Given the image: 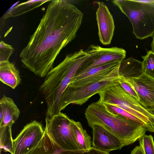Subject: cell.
Wrapping results in <instances>:
<instances>
[{
    "mask_svg": "<svg viewBox=\"0 0 154 154\" xmlns=\"http://www.w3.org/2000/svg\"><path fill=\"white\" fill-rule=\"evenodd\" d=\"M96 19L98 28L100 41L104 45L111 44L115 29L112 16L109 9L103 2L97 3Z\"/></svg>",
    "mask_w": 154,
    "mask_h": 154,
    "instance_id": "cell-12",
    "label": "cell"
},
{
    "mask_svg": "<svg viewBox=\"0 0 154 154\" xmlns=\"http://www.w3.org/2000/svg\"><path fill=\"white\" fill-rule=\"evenodd\" d=\"M119 82L127 92L139 101V99L136 92L129 84L121 79L120 77Z\"/></svg>",
    "mask_w": 154,
    "mask_h": 154,
    "instance_id": "cell-25",
    "label": "cell"
},
{
    "mask_svg": "<svg viewBox=\"0 0 154 154\" xmlns=\"http://www.w3.org/2000/svg\"><path fill=\"white\" fill-rule=\"evenodd\" d=\"M109 153V152H108Z\"/></svg>",
    "mask_w": 154,
    "mask_h": 154,
    "instance_id": "cell-28",
    "label": "cell"
},
{
    "mask_svg": "<svg viewBox=\"0 0 154 154\" xmlns=\"http://www.w3.org/2000/svg\"><path fill=\"white\" fill-rule=\"evenodd\" d=\"M52 0H30L17 5L9 9L3 16L4 20L11 17H15L23 14L38 8L45 3Z\"/></svg>",
    "mask_w": 154,
    "mask_h": 154,
    "instance_id": "cell-18",
    "label": "cell"
},
{
    "mask_svg": "<svg viewBox=\"0 0 154 154\" xmlns=\"http://www.w3.org/2000/svg\"><path fill=\"white\" fill-rule=\"evenodd\" d=\"M9 125L0 127V149L12 154L13 140L12 136L11 127Z\"/></svg>",
    "mask_w": 154,
    "mask_h": 154,
    "instance_id": "cell-20",
    "label": "cell"
},
{
    "mask_svg": "<svg viewBox=\"0 0 154 154\" xmlns=\"http://www.w3.org/2000/svg\"><path fill=\"white\" fill-rule=\"evenodd\" d=\"M92 130L93 147L99 151L109 152L124 147L121 140L116 135L98 125L90 126Z\"/></svg>",
    "mask_w": 154,
    "mask_h": 154,
    "instance_id": "cell-13",
    "label": "cell"
},
{
    "mask_svg": "<svg viewBox=\"0 0 154 154\" xmlns=\"http://www.w3.org/2000/svg\"><path fill=\"white\" fill-rule=\"evenodd\" d=\"M89 57L75 75L85 72L90 69L109 62L122 61L126 57V51L122 48L112 47L103 48L99 45H91L85 50Z\"/></svg>",
    "mask_w": 154,
    "mask_h": 154,
    "instance_id": "cell-8",
    "label": "cell"
},
{
    "mask_svg": "<svg viewBox=\"0 0 154 154\" xmlns=\"http://www.w3.org/2000/svg\"><path fill=\"white\" fill-rule=\"evenodd\" d=\"M119 66L96 82L80 87H67L61 98L60 111L70 104L82 105L93 96L110 87L119 84Z\"/></svg>",
    "mask_w": 154,
    "mask_h": 154,
    "instance_id": "cell-6",
    "label": "cell"
},
{
    "mask_svg": "<svg viewBox=\"0 0 154 154\" xmlns=\"http://www.w3.org/2000/svg\"><path fill=\"white\" fill-rule=\"evenodd\" d=\"M71 125L79 149L88 151L91 147V138L81 123L71 119Z\"/></svg>",
    "mask_w": 154,
    "mask_h": 154,
    "instance_id": "cell-19",
    "label": "cell"
},
{
    "mask_svg": "<svg viewBox=\"0 0 154 154\" xmlns=\"http://www.w3.org/2000/svg\"><path fill=\"white\" fill-rule=\"evenodd\" d=\"M84 14L73 4L52 0L19 57L23 66L45 77L61 50L76 37Z\"/></svg>",
    "mask_w": 154,
    "mask_h": 154,
    "instance_id": "cell-1",
    "label": "cell"
},
{
    "mask_svg": "<svg viewBox=\"0 0 154 154\" xmlns=\"http://www.w3.org/2000/svg\"><path fill=\"white\" fill-rule=\"evenodd\" d=\"M14 51L12 45L1 41L0 43V62L9 61L10 57Z\"/></svg>",
    "mask_w": 154,
    "mask_h": 154,
    "instance_id": "cell-24",
    "label": "cell"
},
{
    "mask_svg": "<svg viewBox=\"0 0 154 154\" xmlns=\"http://www.w3.org/2000/svg\"><path fill=\"white\" fill-rule=\"evenodd\" d=\"M102 104L106 109L109 112L113 114H118L131 119L137 123L143 126L146 128L147 131H149V128L146 125L134 115L118 106L107 103Z\"/></svg>",
    "mask_w": 154,
    "mask_h": 154,
    "instance_id": "cell-21",
    "label": "cell"
},
{
    "mask_svg": "<svg viewBox=\"0 0 154 154\" xmlns=\"http://www.w3.org/2000/svg\"><path fill=\"white\" fill-rule=\"evenodd\" d=\"M71 119L66 114L60 112L51 117L46 118L44 129L62 150H81L72 129Z\"/></svg>",
    "mask_w": 154,
    "mask_h": 154,
    "instance_id": "cell-7",
    "label": "cell"
},
{
    "mask_svg": "<svg viewBox=\"0 0 154 154\" xmlns=\"http://www.w3.org/2000/svg\"><path fill=\"white\" fill-rule=\"evenodd\" d=\"M120 78L135 90L140 104L147 110L154 112V79L143 72L137 78Z\"/></svg>",
    "mask_w": 154,
    "mask_h": 154,
    "instance_id": "cell-10",
    "label": "cell"
},
{
    "mask_svg": "<svg viewBox=\"0 0 154 154\" xmlns=\"http://www.w3.org/2000/svg\"><path fill=\"white\" fill-rule=\"evenodd\" d=\"M139 141V146L144 154H154V141L152 135L145 134Z\"/></svg>",
    "mask_w": 154,
    "mask_h": 154,
    "instance_id": "cell-23",
    "label": "cell"
},
{
    "mask_svg": "<svg viewBox=\"0 0 154 154\" xmlns=\"http://www.w3.org/2000/svg\"><path fill=\"white\" fill-rule=\"evenodd\" d=\"M121 62L111 61L93 68L85 72L75 75L68 86L78 87L96 82L111 72L120 65Z\"/></svg>",
    "mask_w": 154,
    "mask_h": 154,
    "instance_id": "cell-11",
    "label": "cell"
},
{
    "mask_svg": "<svg viewBox=\"0 0 154 154\" xmlns=\"http://www.w3.org/2000/svg\"><path fill=\"white\" fill-rule=\"evenodd\" d=\"M0 80L13 89L20 84V72L14 63L9 61L0 62Z\"/></svg>",
    "mask_w": 154,
    "mask_h": 154,
    "instance_id": "cell-16",
    "label": "cell"
},
{
    "mask_svg": "<svg viewBox=\"0 0 154 154\" xmlns=\"http://www.w3.org/2000/svg\"><path fill=\"white\" fill-rule=\"evenodd\" d=\"M131 154H144L143 151L141 147L139 146H136L134 149L131 151Z\"/></svg>",
    "mask_w": 154,
    "mask_h": 154,
    "instance_id": "cell-26",
    "label": "cell"
},
{
    "mask_svg": "<svg viewBox=\"0 0 154 154\" xmlns=\"http://www.w3.org/2000/svg\"><path fill=\"white\" fill-rule=\"evenodd\" d=\"M143 73L142 61L130 57L121 62L119 68L120 77L137 78Z\"/></svg>",
    "mask_w": 154,
    "mask_h": 154,
    "instance_id": "cell-17",
    "label": "cell"
},
{
    "mask_svg": "<svg viewBox=\"0 0 154 154\" xmlns=\"http://www.w3.org/2000/svg\"><path fill=\"white\" fill-rule=\"evenodd\" d=\"M83 49L66 54L64 59L45 76L39 88L46 104V118L61 112L63 94L78 70L89 57Z\"/></svg>",
    "mask_w": 154,
    "mask_h": 154,
    "instance_id": "cell-2",
    "label": "cell"
},
{
    "mask_svg": "<svg viewBox=\"0 0 154 154\" xmlns=\"http://www.w3.org/2000/svg\"><path fill=\"white\" fill-rule=\"evenodd\" d=\"M44 131L42 124L36 120L26 124L13 140L12 154H27L37 145Z\"/></svg>",
    "mask_w": 154,
    "mask_h": 154,
    "instance_id": "cell-9",
    "label": "cell"
},
{
    "mask_svg": "<svg viewBox=\"0 0 154 154\" xmlns=\"http://www.w3.org/2000/svg\"><path fill=\"white\" fill-rule=\"evenodd\" d=\"M98 94L100 99L97 102L113 105L123 109L145 123L149 132H154V112L146 109L119 84L110 87Z\"/></svg>",
    "mask_w": 154,
    "mask_h": 154,
    "instance_id": "cell-5",
    "label": "cell"
},
{
    "mask_svg": "<svg viewBox=\"0 0 154 154\" xmlns=\"http://www.w3.org/2000/svg\"><path fill=\"white\" fill-rule=\"evenodd\" d=\"M141 57L143 60V72L154 79V52L152 50L147 51L146 54Z\"/></svg>",
    "mask_w": 154,
    "mask_h": 154,
    "instance_id": "cell-22",
    "label": "cell"
},
{
    "mask_svg": "<svg viewBox=\"0 0 154 154\" xmlns=\"http://www.w3.org/2000/svg\"><path fill=\"white\" fill-rule=\"evenodd\" d=\"M152 40L151 44L152 51L154 52V34L152 37Z\"/></svg>",
    "mask_w": 154,
    "mask_h": 154,
    "instance_id": "cell-27",
    "label": "cell"
},
{
    "mask_svg": "<svg viewBox=\"0 0 154 154\" xmlns=\"http://www.w3.org/2000/svg\"><path fill=\"white\" fill-rule=\"evenodd\" d=\"M43 135L35 147L27 154H104L92 147L88 151L62 150L51 138L44 129Z\"/></svg>",
    "mask_w": 154,
    "mask_h": 154,
    "instance_id": "cell-14",
    "label": "cell"
},
{
    "mask_svg": "<svg viewBox=\"0 0 154 154\" xmlns=\"http://www.w3.org/2000/svg\"><path fill=\"white\" fill-rule=\"evenodd\" d=\"M85 115L90 127L93 125L102 126L119 138L124 146L139 140L147 131L144 127L131 119L109 112L97 101L88 106Z\"/></svg>",
    "mask_w": 154,
    "mask_h": 154,
    "instance_id": "cell-3",
    "label": "cell"
},
{
    "mask_svg": "<svg viewBox=\"0 0 154 154\" xmlns=\"http://www.w3.org/2000/svg\"><path fill=\"white\" fill-rule=\"evenodd\" d=\"M0 109L3 114L0 120V127L12 125L18 119L20 111L11 98L4 95L0 100Z\"/></svg>",
    "mask_w": 154,
    "mask_h": 154,
    "instance_id": "cell-15",
    "label": "cell"
},
{
    "mask_svg": "<svg viewBox=\"0 0 154 154\" xmlns=\"http://www.w3.org/2000/svg\"><path fill=\"white\" fill-rule=\"evenodd\" d=\"M131 21L133 33L141 40L154 34V0H116L112 1Z\"/></svg>",
    "mask_w": 154,
    "mask_h": 154,
    "instance_id": "cell-4",
    "label": "cell"
}]
</instances>
